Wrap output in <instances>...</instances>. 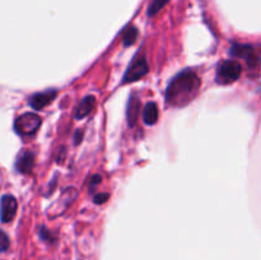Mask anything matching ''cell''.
I'll return each mask as SVG.
<instances>
[{
  "mask_svg": "<svg viewBox=\"0 0 261 260\" xmlns=\"http://www.w3.org/2000/svg\"><path fill=\"white\" fill-rule=\"evenodd\" d=\"M200 84V79L194 71H182L176 75L167 87L166 101L172 106H185L198 94Z\"/></svg>",
  "mask_w": 261,
  "mask_h": 260,
  "instance_id": "cell-1",
  "label": "cell"
},
{
  "mask_svg": "<svg viewBox=\"0 0 261 260\" xmlns=\"http://www.w3.org/2000/svg\"><path fill=\"white\" fill-rule=\"evenodd\" d=\"M41 126V117L35 112H25L17 117L14 122V129L22 137H31L36 134Z\"/></svg>",
  "mask_w": 261,
  "mask_h": 260,
  "instance_id": "cell-2",
  "label": "cell"
},
{
  "mask_svg": "<svg viewBox=\"0 0 261 260\" xmlns=\"http://www.w3.org/2000/svg\"><path fill=\"white\" fill-rule=\"evenodd\" d=\"M241 71L242 66L237 60L223 61L217 70L216 79L219 84H231L240 78Z\"/></svg>",
  "mask_w": 261,
  "mask_h": 260,
  "instance_id": "cell-3",
  "label": "cell"
},
{
  "mask_svg": "<svg viewBox=\"0 0 261 260\" xmlns=\"http://www.w3.org/2000/svg\"><path fill=\"white\" fill-rule=\"evenodd\" d=\"M149 71V66H148L147 59L144 55H140L135 58L132 65L127 68L126 73H125L124 78H122V83H133V82L139 81L144 75H147Z\"/></svg>",
  "mask_w": 261,
  "mask_h": 260,
  "instance_id": "cell-4",
  "label": "cell"
},
{
  "mask_svg": "<svg viewBox=\"0 0 261 260\" xmlns=\"http://www.w3.org/2000/svg\"><path fill=\"white\" fill-rule=\"evenodd\" d=\"M18 203L13 195H4L0 199V221L8 223L13 221L17 213Z\"/></svg>",
  "mask_w": 261,
  "mask_h": 260,
  "instance_id": "cell-5",
  "label": "cell"
},
{
  "mask_svg": "<svg viewBox=\"0 0 261 260\" xmlns=\"http://www.w3.org/2000/svg\"><path fill=\"white\" fill-rule=\"evenodd\" d=\"M231 54L236 58L245 59L250 68H255L259 64V58H257L254 47L250 45H233L231 48Z\"/></svg>",
  "mask_w": 261,
  "mask_h": 260,
  "instance_id": "cell-6",
  "label": "cell"
},
{
  "mask_svg": "<svg viewBox=\"0 0 261 260\" xmlns=\"http://www.w3.org/2000/svg\"><path fill=\"white\" fill-rule=\"evenodd\" d=\"M75 198H76V190L74 188L64 190V193L61 194L60 199H59L58 204H55V205L51 206V209L48 211L50 212L51 217H55V216H58V214L63 213L64 211H66V208H68V206L73 203L74 199Z\"/></svg>",
  "mask_w": 261,
  "mask_h": 260,
  "instance_id": "cell-7",
  "label": "cell"
},
{
  "mask_svg": "<svg viewBox=\"0 0 261 260\" xmlns=\"http://www.w3.org/2000/svg\"><path fill=\"white\" fill-rule=\"evenodd\" d=\"M56 97V91L51 89V91H45L41 92V93L33 94L32 97H30L28 99V103L32 107L33 110H42L43 107H46L47 105H50L51 102L55 99Z\"/></svg>",
  "mask_w": 261,
  "mask_h": 260,
  "instance_id": "cell-8",
  "label": "cell"
},
{
  "mask_svg": "<svg viewBox=\"0 0 261 260\" xmlns=\"http://www.w3.org/2000/svg\"><path fill=\"white\" fill-rule=\"evenodd\" d=\"M33 166H35V154L30 150H23L17 158V163H15V167H17L18 172L20 173H31Z\"/></svg>",
  "mask_w": 261,
  "mask_h": 260,
  "instance_id": "cell-9",
  "label": "cell"
},
{
  "mask_svg": "<svg viewBox=\"0 0 261 260\" xmlns=\"http://www.w3.org/2000/svg\"><path fill=\"white\" fill-rule=\"evenodd\" d=\"M139 111H140V101L138 97L133 96L129 99V103H127V124L130 126H135L138 121V117H139Z\"/></svg>",
  "mask_w": 261,
  "mask_h": 260,
  "instance_id": "cell-10",
  "label": "cell"
},
{
  "mask_svg": "<svg viewBox=\"0 0 261 260\" xmlns=\"http://www.w3.org/2000/svg\"><path fill=\"white\" fill-rule=\"evenodd\" d=\"M94 103H96V98L94 96H87L82 99V102L79 103V106L76 107V112H75V117L78 120L83 119V117L88 116L89 114L93 110Z\"/></svg>",
  "mask_w": 261,
  "mask_h": 260,
  "instance_id": "cell-11",
  "label": "cell"
},
{
  "mask_svg": "<svg viewBox=\"0 0 261 260\" xmlns=\"http://www.w3.org/2000/svg\"><path fill=\"white\" fill-rule=\"evenodd\" d=\"M143 119L144 122L148 125H154L158 120V109L157 105L154 102H149L147 106L144 107V111H143Z\"/></svg>",
  "mask_w": 261,
  "mask_h": 260,
  "instance_id": "cell-12",
  "label": "cell"
},
{
  "mask_svg": "<svg viewBox=\"0 0 261 260\" xmlns=\"http://www.w3.org/2000/svg\"><path fill=\"white\" fill-rule=\"evenodd\" d=\"M168 2H170V0H153L152 4L148 8V15H149V17H153L154 14H157L161 9H163V8L166 7V4H167Z\"/></svg>",
  "mask_w": 261,
  "mask_h": 260,
  "instance_id": "cell-13",
  "label": "cell"
},
{
  "mask_svg": "<svg viewBox=\"0 0 261 260\" xmlns=\"http://www.w3.org/2000/svg\"><path fill=\"white\" fill-rule=\"evenodd\" d=\"M137 37H138V30L135 27H130L124 35V45L125 46L134 45V42L137 41Z\"/></svg>",
  "mask_w": 261,
  "mask_h": 260,
  "instance_id": "cell-14",
  "label": "cell"
},
{
  "mask_svg": "<svg viewBox=\"0 0 261 260\" xmlns=\"http://www.w3.org/2000/svg\"><path fill=\"white\" fill-rule=\"evenodd\" d=\"M8 247H9V237L0 229V252L7 251Z\"/></svg>",
  "mask_w": 261,
  "mask_h": 260,
  "instance_id": "cell-15",
  "label": "cell"
},
{
  "mask_svg": "<svg viewBox=\"0 0 261 260\" xmlns=\"http://www.w3.org/2000/svg\"><path fill=\"white\" fill-rule=\"evenodd\" d=\"M109 198H110V195L107 193H99V194H97L96 196H94L93 201L96 204H103V203H106L107 200H109Z\"/></svg>",
  "mask_w": 261,
  "mask_h": 260,
  "instance_id": "cell-16",
  "label": "cell"
},
{
  "mask_svg": "<svg viewBox=\"0 0 261 260\" xmlns=\"http://www.w3.org/2000/svg\"><path fill=\"white\" fill-rule=\"evenodd\" d=\"M101 183V176L99 175H94V176H92V178H91V181H89V189H93V186H96V185H98V184Z\"/></svg>",
  "mask_w": 261,
  "mask_h": 260,
  "instance_id": "cell-17",
  "label": "cell"
},
{
  "mask_svg": "<svg viewBox=\"0 0 261 260\" xmlns=\"http://www.w3.org/2000/svg\"><path fill=\"white\" fill-rule=\"evenodd\" d=\"M40 236L42 237L43 240H46V241H47V240H50V232H48L47 229L45 228V227H41V229H40Z\"/></svg>",
  "mask_w": 261,
  "mask_h": 260,
  "instance_id": "cell-18",
  "label": "cell"
},
{
  "mask_svg": "<svg viewBox=\"0 0 261 260\" xmlns=\"http://www.w3.org/2000/svg\"><path fill=\"white\" fill-rule=\"evenodd\" d=\"M82 138H83V132H82V130H78V132L75 133V138H74L75 144H79V143L82 142Z\"/></svg>",
  "mask_w": 261,
  "mask_h": 260,
  "instance_id": "cell-19",
  "label": "cell"
}]
</instances>
